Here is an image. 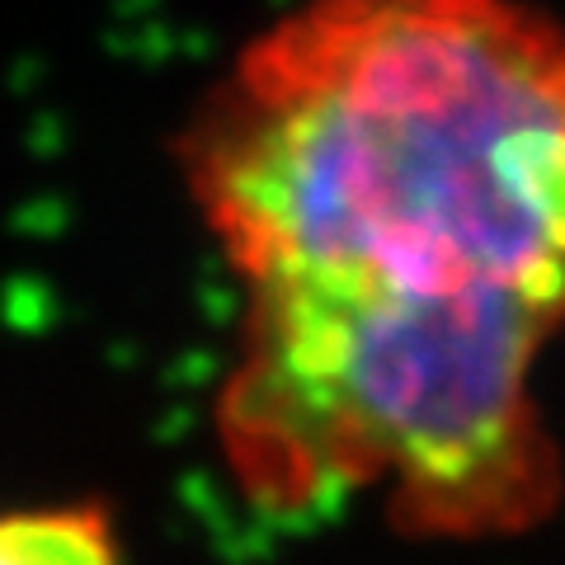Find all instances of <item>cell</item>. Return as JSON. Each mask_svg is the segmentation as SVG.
<instances>
[{
	"label": "cell",
	"mask_w": 565,
	"mask_h": 565,
	"mask_svg": "<svg viewBox=\"0 0 565 565\" xmlns=\"http://www.w3.org/2000/svg\"><path fill=\"white\" fill-rule=\"evenodd\" d=\"M0 565H128L114 514L99 500L0 514Z\"/></svg>",
	"instance_id": "cell-3"
},
{
	"label": "cell",
	"mask_w": 565,
	"mask_h": 565,
	"mask_svg": "<svg viewBox=\"0 0 565 565\" xmlns=\"http://www.w3.org/2000/svg\"><path fill=\"white\" fill-rule=\"evenodd\" d=\"M561 330L494 297L241 288L217 452L278 519L367 504L411 537H523L565 500V452L537 396Z\"/></svg>",
	"instance_id": "cell-2"
},
{
	"label": "cell",
	"mask_w": 565,
	"mask_h": 565,
	"mask_svg": "<svg viewBox=\"0 0 565 565\" xmlns=\"http://www.w3.org/2000/svg\"><path fill=\"white\" fill-rule=\"evenodd\" d=\"M174 156L241 288L494 297L565 326V20L537 0H292Z\"/></svg>",
	"instance_id": "cell-1"
}]
</instances>
